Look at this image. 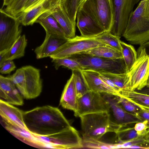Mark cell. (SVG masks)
<instances>
[{"label": "cell", "mask_w": 149, "mask_h": 149, "mask_svg": "<svg viewBox=\"0 0 149 149\" xmlns=\"http://www.w3.org/2000/svg\"><path fill=\"white\" fill-rule=\"evenodd\" d=\"M23 118L28 130L38 136L52 134L71 126L59 109L49 105L23 111Z\"/></svg>", "instance_id": "cell-1"}, {"label": "cell", "mask_w": 149, "mask_h": 149, "mask_svg": "<svg viewBox=\"0 0 149 149\" xmlns=\"http://www.w3.org/2000/svg\"><path fill=\"white\" fill-rule=\"evenodd\" d=\"M84 141L99 140L105 134L116 133L123 127L112 121L108 112L88 114L79 117Z\"/></svg>", "instance_id": "cell-2"}, {"label": "cell", "mask_w": 149, "mask_h": 149, "mask_svg": "<svg viewBox=\"0 0 149 149\" xmlns=\"http://www.w3.org/2000/svg\"><path fill=\"white\" fill-rule=\"evenodd\" d=\"M8 77L25 99L35 98L42 92V80L40 70L32 66H22Z\"/></svg>", "instance_id": "cell-3"}, {"label": "cell", "mask_w": 149, "mask_h": 149, "mask_svg": "<svg viewBox=\"0 0 149 149\" xmlns=\"http://www.w3.org/2000/svg\"><path fill=\"white\" fill-rule=\"evenodd\" d=\"M146 0H141L132 13L123 35L130 43L141 45L149 41V17L145 16Z\"/></svg>", "instance_id": "cell-4"}, {"label": "cell", "mask_w": 149, "mask_h": 149, "mask_svg": "<svg viewBox=\"0 0 149 149\" xmlns=\"http://www.w3.org/2000/svg\"><path fill=\"white\" fill-rule=\"evenodd\" d=\"M68 58L79 63L83 70H92L100 73H127L123 58L112 59L80 53L73 55Z\"/></svg>", "instance_id": "cell-5"}, {"label": "cell", "mask_w": 149, "mask_h": 149, "mask_svg": "<svg viewBox=\"0 0 149 149\" xmlns=\"http://www.w3.org/2000/svg\"><path fill=\"white\" fill-rule=\"evenodd\" d=\"M34 135L41 148L72 149L83 147L82 141L78 132L72 126L47 136Z\"/></svg>", "instance_id": "cell-6"}, {"label": "cell", "mask_w": 149, "mask_h": 149, "mask_svg": "<svg viewBox=\"0 0 149 149\" xmlns=\"http://www.w3.org/2000/svg\"><path fill=\"white\" fill-rule=\"evenodd\" d=\"M137 53V59L127 73L124 87L139 91L147 85L149 77V56L144 48L140 47Z\"/></svg>", "instance_id": "cell-7"}, {"label": "cell", "mask_w": 149, "mask_h": 149, "mask_svg": "<svg viewBox=\"0 0 149 149\" xmlns=\"http://www.w3.org/2000/svg\"><path fill=\"white\" fill-rule=\"evenodd\" d=\"M79 8L92 17L105 31L110 30L113 22L111 0H86Z\"/></svg>", "instance_id": "cell-8"}, {"label": "cell", "mask_w": 149, "mask_h": 149, "mask_svg": "<svg viewBox=\"0 0 149 149\" xmlns=\"http://www.w3.org/2000/svg\"><path fill=\"white\" fill-rule=\"evenodd\" d=\"M21 24L17 17L0 9V52L10 48L21 35Z\"/></svg>", "instance_id": "cell-9"}, {"label": "cell", "mask_w": 149, "mask_h": 149, "mask_svg": "<svg viewBox=\"0 0 149 149\" xmlns=\"http://www.w3.org/2000/svg\"><path fill=\"white\" fill-rule=\"evenodd\" d=\"M141 0H111L113 14L111 34L120 38L123 36L134 6Z\"/></svg>", "instance_id": "cell-10"}, {"label": "cell", "mask_w": 149, "mask_h": 149, "mask_svg": "<svg viewBox=\"0 0 149 149\" xmlns=\"http://www.w3.org/2000/svg\"><path fill=\"white\" fill-rule=\"evenodd\" d=\"M105 45L94 39L82 36H76L68 39L57 50L51 55L52 59L68 57L73 55Z\"/></svg>", "instance_id": "cell-11"}, {"label": "cell", "mask_w": 149, "mask_h": 149, "mask_svg": "<svg viewBox=\"0 0 149 149\" xmlns=\"http://www.w3.org/2000/svg\"><path fill=\"white\" fill-rule=\"evenodd\" d=\"M107 102L100 93L89 90L82 96L77 98L75 116L91 113L108 112Z\"/></svg>", "instance_id": "cell-12"}, {"label": "cell", "mask_w": 149, "mask_h": 149, "mask_svg": "<svg viewBox=\"0 0 149 149\" xmlns=\"http://www.w3.org/2000/svg\"><path fill=\"white\" fill-rule=\"evenodd\" d=\"M101 93L107 102L108 108V112L112 121L123 127L141 121L134 115L126 111L120 105L118 102L116 95Z\"/></svg>", "instance_id": "cell-13"}, {"label": "cell", "mask_w": 149, "mask_h": 149, "mask_svg": "<svg viewBox=\"0 0 149 149\" xmlns=\"http://www.w3.org/2000/svg\"><path fill=\"white\" fill-rule=\"evenodd\" d=\"M61 0H40L29 10L22 12L16 17L19 18L23 25H32L42 14L60 6Z\"/></svg>", "instance_id": "cell-14"}, {"label": "cell", "mask_w": 149, "mask_h": 149, "mask_svg": "<svg viewBox=\"0 0 149 149\" xmlns=\"http://www.w3.org/2000/svg\"><path fill=\"white\" fill-rule=\"evenodd\" d=\"M77 26L81 36L94 38L105 31L102 27L92 17L79 8L76 13Z\"/></svg>", "instance_id": "cell-15"}, {"label": "cell", "mask_w": 149, "mask_h": 149, "mask_svg": "<svg viewBox=\"0 0 149 149\" xmlns=\"http://www.w3.org/2000/svg\"><path fill=\"white\" fill-rule=\"evenodd\" d=\"M68 39L65 37L46 33L43 42L34 50L36 58L50 57Z\"/></svg>", "instance_id": "cell-16"}, {"label": "cell", "mask_w": 149, "mask_h": 149, "mask_svg": "<svg viewBox=\"0 0 149 149\" xmlns=\"http://www.w3.org/2000/svg\"><path fill=\"white\" fill-rule=\"evenodd\" d=\"M0 115L2 120L13 126L27 130L23 118V111L6 101L0 100Z\"/></svg>", "instance_id": "cell-17"}, {"label": "cell", "mask_w": 149, "mask_h": 149, "mask_svg": "<svg viewBox=\"0 0 149 149\" xmlns=\"http://www.w3.org/2000/svg\"><path fill=\"white\" fill-rule=\"evenodd\" d=\"M13 82L8 77L0 75V96L12 105L22 106L24 104L22 96Z\"/></svg>", "instance_id": "cell-18"}, {"label": "cell", "mask_w": 149, "mask_h": 149, "mask_svg": "<svg viewBox=\"0 0 149 149\" xmlns=\"http://www.w3.org/2000/svg\"><path fill=\"white\" fill-rule=\"evenodd\" d=\"M81 72L89 90L100 93H105L118 96V93L107 85L100 78V73L90 70Z\"/></svg>", "instance_id": "cell-19"}, {"label": "cell", "mask_w": 149, "mask_h": 149, "mask_svg": "<svg viewBox=\"0 0 149 149\" xmlns=\"http://www.w3.org/2000/svg\"><path fill=\"white\" fill-rule=\"evenodd\" d=\"M27 43L25 35H21L10 48L0 52V67L7 61L13 60L24 56Z\"/></svg>", "instance_id": "cell-20"}, {"label": "cell", "mask_w": 149, "mask_h": 149, "mask_svg": "<svg viewBox=\"0 0 149 149\" xmlns=\"http://www.w3.org/2000/svg\"><path fill=\"white\" fill-rule=\"evenodd\" d=\"M77 97L73 75L72 74L65 86L60 100V104L63 108L75 111Z\"/></svg>", "instance_id": "cell-21"}, {"label": "cell", "mask_w": 149, "mask_h": 149, "mask_svg": "<svg viewBox=\"0 0 149 149\" xmlns=\"http://www.w3.org/2000/svg\"><path fill=\"white\" fill-rule=\"evenodd\" d=\"M118 96L129 100L141 109L149 111V94L124 87L120 90Z\"/></svg>", "instance_id": "cell-22"}, {"label": "cell", "mask_w": 149, "mask_h": 149, "mask_svg": "<svg viewBox=\"0 0 149 149\" xmlns=\"http://www.w3.org/2000/svg\"><path fill=\"white\" fill-rule=\"evenodd\" d=\"M52 14L58 23L68 39H72L76 36V24L70 20L61 6L51 11Z\"/></svg>", "instance_id": "cell-23"}, {"label": "cell", "mask_w": 149, "mask_h": 149, "mask_svg": "<svg viewBox=\"0 0 149 149\" xmlns=\"http://www.w3.org/2000/svg\"><path fill=\"white\" fill-rule=\"evenodd\" d=\"M35 23L40 24L45 30L46 33L65 37L63 29L52 15L51 11L42 14L37 18Z\"/></svg>", "instance_id": "cell-24"}, {"label": "cell", "mask_w": 149, "mask_h": 149, "mask_svg": "<svg viewBox=\"0 0 149 149\" xmlns=\"http://www.w3.org/2000/svg\"><path fill=\"white\" fill-rule=\"evenodd\" d=\"M2 122L5 129L16 138L27 145L40 148L36 138L28 130L13 126L3 120Z\"/></svg>", "instance_id": "cell-25"}, {"label": "cell", "mask_w": 149, "mask_h": 149, "mask_svg": "<svg viewBox=\"0 0 149 149\" xmlns=\"http://www.w3.org/2000/svg\"><path fill=\"white\" fill-rule=\"evenodd\" d=\"M80 53L112 59L123 58L121 52L105 45L99 46Z\"/></svg>", "instance_id": "cell-26"}, {"label": "cell", "mask_w": 149, "mask_h": 149, "mask_svg": "<svg viewBox=\"0 0 149 149\" xmlns=\"http://www.w3.org/2000/svg\"><path fill=\"white\" fill-rule=\"evenodd\" d=\"M120 43L127 73L137 59V53L133 46L121 40Z\"/></svg>", "instance_id": "cell-27"}, {"label": "cell", "mask_w": 149, "mask_h": 149, "mask_svg": "<svg viewBox=\"0 0 149 149\" xmlns=\"http://www.w3.org/2000/svg\"><path fill=\"white\" fill-rule=\"evenodd\" d=\"M94 38L102 44L121 52L120 38L111 34L109 31H105Z\"/></svg>", "instance_id": "cell-28"}, {"label": "cell", "mask_w": 149, "mask_h": 149, "mask_svg": "<svg viewBox=\"0 0 149 149\" xmlns=\"http://www.w3.org/2000/svg\"><path fill=\"white\" fill-rule=\"evenodd\" d=\"M77 97H80L90 90L82 74L81 71L72 70Z\"/></svg>", "instance_id": "cell-29"}, {"label": "cell", "mask_w": 149, "mask_h": 149, "mask_svg": "<svg viewBox=\"0 0 149 149\" xmlns=\"http://www.w3.org/2000/svg\"><path fill=\"white\" fill-rule=\"evenodd\" d=\"M79 0H62L61 6L70 20L76 24V15Z\"/></svg>", "instance_id": "cell-30"}, {"label": "cell", "mask_w": 149, "mask_h": 149, "mask_svg": "<svg viewBox=\"0 0 149 149\" xmlns=\"http://www.w3.org/2000/svg\"><path fill=\"white\" fill-rule=\"evenodd\" d=\"M52 61L53 63L56 70H58L61 66L66 67L72 70H83L81 64L77 61L68 57L53 59Z\"/></svg>", "instance_id": "cell-31"}, {"label": "cell", "mask_w": 149, "mask_h": 149, "mask_svg": "<svg viewBox=\"0 0 149 149\" xmlns=\"http://www.w3.org/2000/svg\"><path fill=\"white\" fill-rule=\"evenodd\" d=\"M116 133L118 143L127 142L140 137L137 134L134 127L126 128L123 127Z\"/></svg>", "instance_id": "cell-32"}, {"label": "cell", "mask_w": 149, "mask_h": 149, "mask_svg": "<svg viewBox=\"0 0 149 149\" xmlns=\"http://www.w3.org/2000/svg\"><path fill=\"white\" fill-rule=\"evenodd\" d=\"M28 0H12L6 6L4 10L8 13L17 16L22 11L24 7Z\"/></svg>", "instance_id": "cell-33"}, {"label": "cell", "mask_w": 149, "mask_h": 149, "mask_svg": "<svg viewBox=\"0 0 149 149\" xmlns=\"http://www.w3.org/2000/svg\"><path fill=\"white\" fill-rule=\"evenodd\" d=\"M100 74L111 81L120 89L124 87L127 77V73L123 74L101 73Z\"/></svg>", "instance_id": "cell-34"}, {"label": "cell", "mask_w": 149, "mask_h": 149, "mask_svg": "<svg viewBox=\"0 0 149 149\" xmlns=\"http://www.w3.org/2000/svg\"><path fill=\"white\" fill-rule=\"evenodd\" d=\"M116 96L118 103L127 111L134 115L141 109L139 107L127 99Z\"/></svg>", "instance_id": "cell-35"}, {"label": "cell", "mask_w": 149, "mask_h": 149, "mask_svg": "<svg viewBox=\"0 0 149 149\" xmlns=\"http://www.w3.org/2000/svg\"><path fill=\"white\" fill-rule=\"evenodd\" d=\"M149 126L147 121L139 122L136 123L134 129L140 136H144L149 132Z\"/></svg>", "instance_id": "cell-36"}, {"label": "cell", "mask_w": 149, "mask_h": 149, "mask_svg": "<svg viewBox=\"0 0 149 149\" xmlns=\"http://www.w3.org/2000/svg\"><path fill=\"white\" fill-rule=\"evenodd\" d=\"M0 68V72L1 74H7L14 70L16 66L13 60H8L3 63Z\"/></svg>", "instance_id": "cell-37"}, {"label": "cell", "mask_w": 149, "mask_h": 149, "mask_svg": "<svg viewBox=\"0 0 149 149\" xmlns=\"http://www.w3.org/2000/svg\"><path fill=\"white\" fill-rule=\"evenodd\" d=\"M144 136L139 137L132 140L122 143H119L120 148H129L131 146L135 145H139L146 143Z\"/></svg>", "instance_id": "cell-38"}, {"label": "cell", "mask_w": 149, "mask_h": 149, "mask_svg": "<svg viewBox=\"0 0 149 149\" xmlns=\"http://www.w3.org/2000/svg\"><path fill=\"white\" fill-rule=\"evenodd\" d=\"M134 115L141 121H147L149 126V111L140 109Z\"/></svg>", "instance_id": "cell-39"}, {"label": "cell", "mask_w": 149, "mask_h": 149, "mask_svg": "<svg viewBox=\"0 0 149 149\" xmlns=\"http://www.w3.org/2000/svg\"><path fill=\"white\" fill-rule=\"evenodd\" d=\"M100 77L101 79L107 85L113 89L118 93L120 90L109 79L100 74Z\"/></svg>", "instance_id": "cell-40"}, {"label": "cell", "mask_w": 149, "mask_h": 149, "mask_svg": "<svg viewBox=\"0 0 149 149\" xmlns=\"http://www.w3.org/2000/svg\"><path fill=\"white\" fill-rule=\"evenodd\" d=\"M39 0H28L22 12H26L29 10Z\"/></svg>", "instance_id": "cell-41"}, {"label": "cell", "mask_w": 149, "mask_h": 149, "mask_svg": "<svg viewBox=\"0 0 149 149\" xmlns=\"http://www.w3.org/2000/svg\"><path fill=\"white\" fill-rule=\"evenodd\" d=\"M144 13L146 16L149 17V0H146L145 5Z\"/></svg>", "instance_id": "cell-42"}, {"label": "cell", "mask_w": 149, "mask_h": 149, "mask_svg": "<svg viewBox=\"0 0 149 149\" xmlns=\"http://www.w3.org/2000/svg\"><path fill=\"white\" fill-rule=\"evenodd\" d=\"M139 47L144 48L146 53L149 56V41L140 45Z\"/></svg>", "instance_id": "cell-43"}, {"label": "cell", "mask_w": 149, "mask_h": 149, "mask_svg": "<svg viewBox=\"0 0 149 149\" xmlns=\"http://www.w3.org/2000/svg\"><path fill=\"white\" fill-rule=\"evenodd\" d=\"M139 91L142 93L149 94V87L146 86L141 90Z\"/></svg>", "instance_id": "cell-44"}, {"label": "cell", "mask_w": 149, "mask_h": 149, "mask_svg": "<svg viewBox=\"0 0 149 149\" xmlns=\"http://www.w3.org/2000/svg\"><path fill=\"white\" fill-rule=\"evenodd\" d=\"M12 1V0H3V3L2 7L6 6L9 4Z\"/></svg>", "instance_id": "cell-45"}, {"label": "cell", "mask_w": 149, "mask_h": 149, "mask_svg": "<svg viewBox=\"0 0 149 149\" xmlns=\"http://www.w3.org/2000/svg\"><path fill=\"white\" fill-rule=\"evenodd\" d=\"M146 148L144 147H142L139 145H135L131 146L129 148Z\"/></svg>", "instance_id": "cell-46"}, {"label": "cell", "mask_w": 149, "mask_h": 149, "mask_svg": "<svg viewBox=\"0 0 149 149\" xmlns=\"http://www.w3.org/2000/svg\"><path fill=\"white\" fill-rule=\"evenodd\" d=\"M144 138L146 142L149 143V132L144 136Z\"/></svg>", "instance_id": "cell-47"}, {"label": "cell", "mask_w": 149, "mask_h": 149, "mask_svg": "<svg viewBox=\"0 0 149 149\" xmlns=\"http://www.w3.org/2000/svg\"><path fill=\"white\" fill-rule=\"evenodd\" d=\"M86 0H79V7L81 6Z\"/></svg>", "instance_id": "cell-48"}, {"label": "cell", "mask_w": 149, "mask_h": 149, "mask_svg": "<svg viewBox=\"0 0 149 149\" xmlns=\"http://www.w3.org/2000/svg\"><path fill=\"white\" fill-rule=\"evenodd\" d=\"M146 86L149 87V77L147 82V85Z\"/></svg>", "instance_id": "cell-49"}, {"label": "cell", "mask_w": 149, "mask_h": 149, "mask_svg": "<svg viewBox=\"0 0 149 149\" xmlns=\"http://www.w3.org/2000/svg\"><path fill=\"white\" fill-rule=\"evenodd\" d=\"M148 130H149V128L148 129Z\"/></svg>", "instance_id": "cell-50"}]
</instances>
